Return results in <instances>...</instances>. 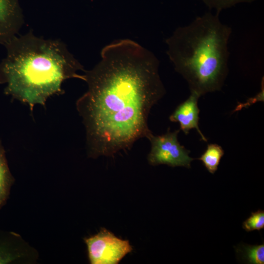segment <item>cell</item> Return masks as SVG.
Wrapping results in <instances>:
<instances>
[{
  "label": "cell",
  "mask_w": 264,
  "mask_h": 264,
  "mask_svg": "<svg viewBox=\"0 0 264 264\" xmlns=\"http://www.w3.org/2000/svg\"><path fill=\"white\" fill-rule=\"evenodd\" d=\"M101 61L84 74L87 91L76 102L89 157L113 156L152 133L148 117L164 95L159 61L137 43L123 39L101 51Z\"/></svg>",
  "instance_id": "obj_1"
},
{
  "label": "cell",
  "mask_w": 264,
  "mask_h": 264,
  "mask_svg": "<svg viewBox=\"0 0 264 264\" xmlns=\"http://www.w3.org/2000/svg\"><path fill=\"white\" fill-rule=\"evenodd\" d=\"M4 46L0 83L6 84V94L27 104L31 111L36 104L44 105L50 96L63 93L65 80H84V75L77 73L85 71L83 66L60 41L29 32L15 36Z\"/></svg>",
  "instance_id": "obj_2"
},
{
  "label": "cell",
  "mask_w": 264,
  "mask_h": 264,
  "mask_svg": "<svg viewBox=\"0 0 264 264\" xmlns=\"http://www.w3.org/2000/svg\"><path fill=\"white\" fill-rule=\"evenodd\" d=\"M207 12L179 27L166 40L167 54L190 91L200 95L221 89L228 73L232 29Z\"/></svg>",
  "instance_id": "obj_3"
},
{
  "label": "cell",
  "mask_w": 264,
  "mask_h": 264,
  "mask_svg": "<svg viewBox=\"0 0 264 264\" xmlns=\"http://www.w3.org/2000/svg\"><path fill=\"white\" fill-rule=\"evenodd\" d=\"M179 130L170 132L169 129L164 134L154 135L152 133L147 138L151 142V148L147 159L150 165L191 168V163L195 159L189 156L190 151L179 143Z\"/></svg>",
  "instance_id": "obj_4"
},
{
  "label": "cell",
  "mask_w": 264,
  "mask_h": 264,
  "mask_svg": "<svg viewBox=\"0 0 264 264\" xmlns=\"http://www.w3.org/2000/svg\"><path fill=\"white\" fill-rule=\"evenodd\" d=\"M84 241L91 264H117L132 250L129 241L118 238L104 228Z\"/></svg>",
  "instance_id": "obj_5"
},
{
  "label": "cell",
  "mask_w": 264,
  "mask_h": 264,
  "mask_svg": "<svg viewBox=\"0 0 264 264\" xmlns=\"http://www.w3.org/2000/svg\"><path fill=\"white\" fill-rule=\"evenodd\" d=\"M37 252L21 237L0 229V264L33 262Z\"/></svg>",
  "instance_id": "obj_6"
},
{
  "label": "cell",
  "mask_w": 264,
  "mask_h": 264,
  "mask_svg": "<svg viewBox=\"0 0 264 264\" xmlns=\"http://www.w3.org/2000/svg\"><path fill=\"white\" fill-rule=\"evenodd\" d=\"M23 22L19 0H0V44L16 36Z\"/></svg>",
  "instance_id": "obj_7"
},
{
  "label": "cell",
  "mask_w": 264,
  "mask_h": 264,
  "mask_svg": "<svg viewBox=\"0 0 264 264\" xmlns=\"http://www.w3.org/2000/svg\"><path fill=\"white\" fill-rule=\"evenodd\" d=\"M200 97L196 92L191 91L189 97L177 107L169 118L172 122H178L180 130L185 134H188L190 130L195 129L202 140L207 141L198 127L199 109L198 102Z\"/></svg>",
  "instance_id": "obj_8"
},
{
  "label": "cell",
  "mask_w": 264,
  "mask_h": 264,
  "mask_svg": "<svg viewBox=\"0 0 264 264\" xmlns=\"http://www.w3.org/2000/svg\"><path fill=\"white\" fill-rule=\"evenodd\" d=\"M14 179L9 169L5 151L0 144V209L8 198Z\"/></svg>",
  "instance_id": "obj_9"
},
{
  "label": "cell",
  "mask_w": 264,
  "mask_h": 264,
  "mask_svg": "<svg viewBox=\"0 0 264 264\" xmlns=\"http://www.w3.org/2000/svg\"><path fill=\"white\" fill-rule=\"evenodd\" d=\"M224 154V150L220 146L217 144H210L198 159L202 162L209 173L214 174L217 171Z\"/></svg>",
  "instance_id": "obj_10"
},
{
  "label": "cell",
  "mask_w": 264,
  "mask_h": 264,
  "mask_svg": "<svg viewBox=\"0 0 264 264\" xmlns=\"http://www.w3.org/2000/svg\"><path fill=\"white\" fill-rule=\"evenodd\" d=\"M236 251L247 264H264V244L255 245L242 244Z\"/></svg>",
  "instance_id": "obj_11"
},
{
  "label": "cell",
  "mask_w": 264,
  "mask_h": 264,
  "mask_svg": "<svg viewBox=\"0 0 264 264\" xmlns=\"http://www.w3.org/2000/svg\"><path fill=\"white\" fill-rule=\"evenodd\" d=\"M242 228L247 232L254 230L260 231L264 228V211L258 210L252 212L250 216L246 219L242 224Z\"/></svg>",
  "instance_id": "obj_12"
},
{
  "label": "cell",
  "mask_w": 264,
  "mask_h": 264,
  "mask_svg": "<svg viewBox=\"0 0 264 264\" xmlns=\"http://www.w3.org/2000/svg\"><path fill=\"white\" fill-rule=\"evenodd\" d=\"M209 9H215L220 12L240 3H250L256 0H201Z\"/></svg>",
  "instance_id": "obj_13"
},
{
  "label": "cell",
  "mask_w": 264,
  "mask_h": 264,
  "mask_svg": "<svg viewBox=\"0 0 264 264\" xmlns=\"http://www.w3.org/2000/svg\"><path fill=\"white\" fill-rule=\"evenodd\" d=\"M264 77L262 79L261 83V91L254 97L250 98L245 103L240 104L238 105L234 111H238L243 108H246L250 106L251 104H254L257 102L259 101H264Z\"/></svg>",
  "instance_id": "obj_14"
}]
</instances>
